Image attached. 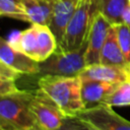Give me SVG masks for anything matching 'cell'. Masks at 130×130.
I'll list each match as a JSON object with an SVG mask.
<instances>
[{"label":"cell","mask_w":130,"mask_h":130,"mask_svg":"<svg viewBox=\"0 0 130 130\" xmlns=\"http://www.w3.org/2000/svg\"><path fill=\"white\" fill-rule=\"evenodd\" d=\"M79 77L82 79H93L111 83H120L130 79V68L98 63L86 66L80 72Z\"/></svg>","instance_id":"11"},{"label":"cell","mask_w":130,"mask_h":130,"mask_svg":"<svg viewBox=\"0 0 130 130\" xmlns=\"http://www.w3.org/2000/svg\"><path fill=\"white\" fill-rule=\"evenodd\" d=\"M0 14L1 16L29 22L24 9L23 0H0Z\"/></svg>","instance_id":"17"},{"label":"cell","mask_w":130,"mask_h":130,"mask_svg":"<svg viewBox=\"0 0 130 130\" xmlns=\"http://www.w3.org/2000/svg\"><path fill=\"white\" fill-rule=\"evenodd\" d=\"M38 88L44 91L66 117H76L85 110L79 76L42 75L38 79Z\"/></svg>","instance_id":"1"},{"label":"cell","mask_w":130,"mask_h":130,"mask_svg":"<svg viewBox=\"0 0 130 130\" xmlns=\"http://www.w3.org/2000/svg\"><path fill=\"white\" fill-rule=\"evenodd\" d=\"M18 90L19 88L16 86L14 80H0V96L11 94Z\"/></svg>","instance_id":"21"},{"label":"cell","mask_w":130,"mask_h":130,"mask_svg":"<svg viewBox=\"0 0 130 130\" xmlns=\"http://www.w3.org/2000/svg\"><path fill=\"white\" fill-rule=\"evenodd\" d=\"M7 42L12 48L39 63L47 60L58 48L57 40L50 27L37 23L24 30L13 31Z\"/></svg>","instance_id":"3"},{"label":"cell","mask_w":130,"mask_h":130,"mask_svg":"<svg viewBox=\"0 0 130 130\" xmlns=\"http://www.w3.org/2000/svg\"><path fill=\"white\" fill-rule=\"evenodd\" d=\"M34 90L0 96V130H42L30 109Z\"/></svg>","instance_id":"2"},{"label":"cell","mask_w":130,"mask_h":130,"mask_svg":"<svg viewBox=\"0 0 130 130\" xmlns=\"http://www.w3.org/2000/svg\"><path fill=\"white\" fill-rule=\"evenodd\" d=\"M104 104L111 107L130 106V79L118 83L115 88L106 96Z\"/></svg>","instance_id":"16"},{"label":"cell","mask_w":130,"mask_h":130,"mask_svg":"<svg viewBox=\"0 0 130 130\" xmlns=\"http://www.w3.org/2000/svg\"><path fill=\"white\" fill-rule=\"evenodd\" d=\"M96 12L95 0H80L58 48L66 52L80 48L88 37L91 21Z\"/></svg>","instance_id":"4"},{"label":"cell","mask_w":130,"mask_h":130,"mask_svg":"<svg viewBox=\"0 0 130 130\" xmlns=\"http://www.w3.org/2000/svg\"><path fill=\"white\" fill-rule=\"evenodd\" d=\"M0 61L20 74H39V62L12 48L6 39L0 40Z\"/></svg>","instance_id":"9"},{"label":"cell","mask_w":130,"mask_h":130,"mask_svg":"<svg viewBox=\"0 0 130 130\" xmlns=\"http://www.w3.org/2000/svg\"><path fill=\"white\" fill-rule=\"evenodd\" d=\"M30 109L42 130H58L66 118L60 108L40 88L34 90Z\"/></svg>","instance_id":"6"},{"label":"cell","mask_w":130,"mask_h":130,"mask_svg":"<svg viewBox=\"0 0 130 130\" xmlns=\"http://www.w3.org/2000/svg\"><path fill=\"white\" fill-rule=\"evenodd\" d=\"M96 10L101 12L112 24L122 23L125 9L129 0H95Z\"/></svg>","instance_id":"15"},{"label":"cell","mask_w":130,"mask_h":130,"mask_svg":"<svg viewBox=\"0 0 130 130\" xmlns=\"http://www.w3.org/2000/svg\"><path fill=\"white\" fill-rule=\"evenodd\" d=\"M87 50V39L77 50L66 52L59 48L45 61L39 63L40 76L42 75H61L79 76L80 72L86 67L85 54Z\"/></svg>","instance_id":"5"},{"label":"cell","mask_w":130,"mask_h":130,"mask_svg":"<svg viewBox=\"0 0 130 130\" xmlns=\"http://www.w3.org/2000/svg\"><path fill=\"white\" fill-rule=\"evenodd\" d=\"M129 2H130V0H129Z\"/></svg>","instance_id":"22"},{"label":"cell","mask_w":130,"mask_h":130,"mask_svg":"<svg viewBox=\"0 0 130 130\" xmlns=\"http://www.w3.org/2000/svg\"><path fill=\"white\" fill-rule=\"evenodd\" d=\"M100 63L106 64V65H117V66H123V67L129 68L126 62V59L123 55L122 49L120 47L117 30L114 24L111 26L107 40L103 47Z\"/></svg>","instance_id":"13"},{"label":"cell","mask_w":130,"mask_h":130,"mask_svg":"<svg viewBox=\"0 0 130 130\" xmlns=\"http://www.w3.org/2000/svg\"><path fill=\"white\" fill-rule=\"evenodd\" d=\"M77 117L90 123L99 130H130V121L117 114L113 107L107 104L85 109Z\"/></svg>","instance_id":"7"},{"label":"cell","mask_w":130,"mask_h":130,"mask_svg":"<svg viewBox=\"0 0 130 130\" xmlns=\"http://www.w3.org/2000/svg\"><path fill=\"white\" fill-rule=\"evenodd\" d=\"M58 130H99L90 123L79 117H66Z\"/></svg>","instance_id":"19"},{"label":"cell","mask_w":130,"mask_h":130,"mask_svg":"<svg viewBox=\"0 0 130 130\" xmlns=\"http://www.w3.org/2000/svg\"><path fill=\"white\" fill-rule=\"evenodd\" d=\"M80 0H54V7L49 27L54 34L58 46L61 44L66 28Z\"/></svg>","instance_id":"10"},{"label":"cell","mask_w":130,"mask_h":130,"mask_svg":"<svg viewBox=\"0 0 130 130\" xmlns=\"http://www.w3.org/2000/svg\"><path fill=\"white\" fill-rule=\"evenodd\" d=\"M114 25L117 30L118 40H119V44L122 49L123 55L130 68V26L123 22L117 23Z\"/></svg>","instance_id":"18"},{"label":"cell","mask_w":130,"mask_h":130,"mask_svg":"<svg viewBox=\"0 0 130 130\" xmlns=\"http://www.w3.org/2000/svg\"><path fill=\"white\" fill-rule=\"evenodd\" d=\"M23 5L30 24L37 23L49 26L54 0H23Z\"/></svg>","instance_id":"14"},{"label":"cell","mask_w":130,"mask_h":130,"mask_svg":"<svg viewBox=\"0 0 130 130\" xmlns=\"http://www.w3.org/2000/svg\"><path fill=\"white\" fill-rule=\"evenodd\" d=\"M113 24L101 13L96 12L92 18L87 37V50L85 54L86 66L100 63L101 53Z\"/></svg>","instance_id":"8"},{"label":"cell","mask_w":130,"mask_h":130,"mask_svg":"<svg viewBox=\"0 0 130 130\" xmlns=\"http://www.w3.org/2000/svg\"><path fill=\"white\" fill-rule=\"evenodd\" d=\"M81 80V99L85 109L104 104L106 96L115 88L118 83H111L93 79Z\"/></svg>","instance_id":"12"},{"label":"cell","mask_w":130,"mask_h":130,"mask_svg":"<svg viewBox=\"0 0 130 130\" xmlns=\"http://www.w3.org/2000/svg\"><path fill=\"white\" fill-rule=\"evenodd\" d=\"M20 73L0 61V80H14L20 77Z\"/></svg>","instance_id":"20"}]
</instances>
